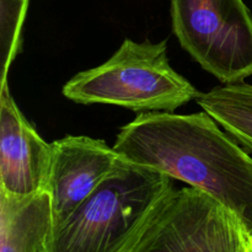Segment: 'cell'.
<instances>
[{
	"instance_id": "cell-10",
	"label": "cell",
	"mask_w": 252,
	"mask_h": 252,
	"mask_svg": "<svg viewBox=\"0 0 252 252\" xmlns=\"http://www.w3.org/2000/svg\"><path fill=\"white\" fill-rule=\"evenodd\" d=\"M30 0H0L1 85L7 84V71L21 47V31Z\"/></svg>"
},
{
	"instance_id": "cell-5",
	"label": "cell",
	"mask_w": 252,
	"mask_h": 252,
	"mask_svg": "<svg viewBox=\"0 0 252 252\" xmlns=\"http://www.w3.org/2000/svg\"><path fill=\"white\" fill-rule=\"evenodd\" d=\"M252 229L234 212L193 189H175L128 252H243Z\"/></svg>"
},
{
	"instance_id": "cell-7",
	"label": "cell",
	"mask_w": 252,
	"mask_h": 252,
	"mask_svg": "<svg viewBox=\"0 0 252 252\" xmlns=\"http://www.w3.org/2000/svg\"><path fill=\"white\" fill-rule=\"evenodd\" d=\"M52 161L48 144L20 111L7 84L0 91V189L26 196L46 191Z\"/></svg>"
},
{
	"instance_id": "cell-9",
	"label": "cell",
	"mask_w": 252,
	"mask_h": 252,
	"mask_svg": "<svg viewBox=\"0 0 252 252\" xmlns=\"http://www.w3.org/2000/svg\"><path fill=\"white\" fill-rule=\"evenodd\" d=\"M196 101L244 149L252 153L251 84H225L201 93Z\"/></svg>"
},
{
	"instance_id": "cell-4",
	"label": "cell",
	"mask_w": 252,
	"mask_h": 252,
	"mask_svg": "<svg viewBox=\"0 0 252 252\" xmlns=\"http://www.w3.org/2000/svg\"><path fill=\"white\" fill-rule=\"evenodd\" d=\"M182 48L223 84L252 75V15L244 0H171Z\"/></svg>"
},
{
	"instance_id": "cell-8",
	"label": "cell",
	"mask_w": 252,
	"mask_h": 252,
	"mask_svg": "<svg viewBox=\"0 0 252 252\" xmlns=\"http://www.w3.org/2000/svg\"><path fill=\"white\" fill-rule=\"evenodd\" d=\"M51 228L48 192L19 196L0 189V252H39Z\"/></svg>"
},
{
	"instance_id": "cell-6",
	"label": "cell",
	"mask_w": 252,
	"mask_h": 252,
	"mask_svg": "<svg viewBox=\"0 0 252 252\" xmlns=\"http://www.w3.org/2000/svg\"><path fill=\"white\" fill-rule=\"evenodd\" d=\"M122 161L102 139L66 135L54 140L46 189L52 201V226L80 207Z\"/></svg>"
},
{
	"instance_id": "cell-2",
	"label": "cell",
	"mask_w": 252,
	"mask_h": 252,
	"mask_svg": "<svg viewBox=\"0 0 252 252\" xmlns=\"http://www.w3.org/2000/svg\"><path fill=\"white\" fill-rule=\"evenodd\" d=\"M175 189L171 177L123 159L80 207L52 226L39 252H128Z\"/></svg>"
},
{
	"instance_id": "cell-1",
	"label": "cell",
	"mask_w": 252,
	"mask_h": 252,
	"mask_svg": "<svg viewBox=\"0 0 252 252\" xmlns=\"http://www.w3.org/2000/svg\"><path fill=\"white\" fill-rule=\"evenodd\" d=\"M113 149L208 194L252 229V158L206 111L139 113L121 128Z\"/></svg>"
},
{
	"instance_id": "cell-11",
	"label": "cell",
	"mask_w": 252,
	"mask_h": 252,
	"mask_svg": "<svg viewBox=\"0 0 252 252\" xmlns=\"http://www.w3.org/2000/svg\"><path fill=\"white\" fill-rule=\"evenodd\" d=\"M243 252H252V245H251V246H249V248L246 249V250H244Z\"/></svg>"
},
{
	"instance_id": "cell-3",
	"label": "cell",
	"mask_w": 252,
	"mask_h": 252,
	"mask_svg": "<svg viewBox=\"0 0 252 252\" xmlns=\"http://www.w3.org/2000/svg\"><path fill=\"white\" fill-rule=\"evenodd\" d=\"M80 105H112L138 113L174 112L199 93L170 65L167 41L126 38L105 63L75 74L62 90Z\"/></svg>"
}]
</instances>
